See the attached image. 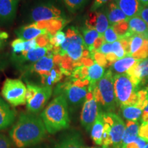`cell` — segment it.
I'll use <instances>...</instances> for the list:
<instances>
[{"instance_id":"f546056e","label":"cell","mask_w":148,"mask_h":148,"mask_svg":"<svg viewBox=\"0 0 148 148\" xmlns=\"http://www.w3.org/2000/svg\"><path fill=\"white\" fill-rule=\"evenodd\" d=\"M144 40L145 38L143 36L139 34H133L130 37V50L131 56L139 50L140 48L143 45Z\"/></svg>"},{"instance_id":"11a10c76","label":"cell","mask_w":148,"mask_h":148,"mask_svg":"<svg viewBox=\"0 0 148 148\" xmlns=\"http://www.w3.org/2000/svg\"><path fill=\"white\" fill-rule=\"evenodd\" d=\"M86 148H108V147H86Z\"/></svg>"},{"instance_id":"b9f144b4","label":"cell","mask_w":148,"mask_h":148,"mask_svg":"<svg viewBox=\"0 0 148 148\" xmlns=\"http://www.w3.org/2000/svg\"><path fill=\"white\" fill-rule=\"evenodd\" d=\"M12 143L10 138L3 134H0V148H12Z\"/></svg>"},{"instance_id":"db71d44e","label":"cell","mask_w":148,"mask_h":148,"mask_svg":"<svg viewBox=\"0 0 148 148\" xmlns=\"http://www.w3.org/2000/svg\"><path fill=\"white\" fill-rule=\"evenodd\" d=\"M143 112H146V113H148V104L147 105V106L145 107V108L144 109Z\"/></svg>"},{"instance_id":"681fc988","label":"cell","mask_w":148,"mask_h":148,"mask_svg":"<svg viewBox=\"0 0 148 148\" xmlns=\"http://www.w3.org/2000/svg\"><path fill=\"white\" fill-rule=\"evenodd\" d=\"M49 21H40L36 22H33L32 24L34 27L39 29H46L48 25Z\"/></svg>"},{"instance_id":"ac0fdd59","label":"cell","mask_w":148,"mask_h":148,"mask_svg":"<svg viewBox=\"0 0 148 148\" xmlns=\"http://www.w3.org/2000/svg\"><path fill=\"white\" fill-rule=\"evenodd\" d=\"M115 3L128 19L137 16L143 7L139 0H115Z\"/></svg>"},{"instance_id":"7a4b0ae2","label":"cell","mask_w":148,"mask_h":148,"mask_svg":"<svg viewBox=\"0 0 148 148\" xmlns=\"http://www.w3.org/2000/svg\"><path fill=\"white\" fill-rule=\"evenodd\" d=\"M40 117L46 130L51 134L69 128L70 118L69 106L62 95L56 96L47 106L42 110Z\"/></svg>"},{"instance_id":"f5cc1de1","label":"cell","mask_w":148,"mask_h":148,"mask_svg":"<svg viewBox=\"0 0 148 148\" xmlns=\"http://www.w3.org/2000/svg\"><path fill=\"white\" fill-rule=\"evenodd\" d=\"M29 148H49L46 145H37L36 146H34V147H29Z\"/></svg>"},{"instance_id":"c3c4849f","label":"cell","mask_w":148,"mask_h":148,"mask_svg":"<svg viewBox=\"0 0 148 148\" xmlns=\"http://www.w3.org/2000/svg\"><path fill=\"white\" fill-rule=\"evenodd\" d=\"M106 60L108 61V66H112L114 62L118 60L117 57L113 52H110L106 55Z\"/></svg>"},{"instance_id":"8d00e7d4","label":"cell","mask_w":148,"mask_h":148,"mask_svg":"<svg viewBox=\"0 0 148 148\" xmlns=\"http://www.w3.org/2000/svg\"><path fill=\"white\" fill-rule=\"evenodd\" d=\"M112 52L116 55L118 59H121L126 56V53L125 52L124 49L122 47L121 42L119 40H116L112 43Z\"/></svg>"},{"instance_id":"ba28073f","label":"cell","mask_w":148,"mask_h":148,"mask_svg":"<svg viewBox=\"0 0 148 148\" xmlns=\"http://www.w3.org/2000/svg\"><path fill=\"white\" fill-rule=\"evenodd\" d=\"M27 87L19 79L7 78L1 88V95L12 106L26 103Z\"/></svg>"},{"instance_id":"6da1fadb","label":"cell","mask_w":148,"mask_h":148,"mask_svg":"<svg viewBox=\"0 0 148 148\" xmlns=\"http://www.w3.org/2000/svg\"><path fill=\"white\" fill-rule=\"evenodd\" d=\"M47 130L40 116L22 112L9 132V138L16 148H29L45 139Z\"/></svg>"},{"instance_id":"52a82bcc","label":"cell","mask_w":148,"mask_h":148,"mask_svg":"<svg viewBox=\"0 0 148 148\" xmlns=\"http://www.w3.org/2000/svg\"><path fill=\"white\" fill-rule=\"evenodd\" d=\"M88 92V86L81 87L71 81L58 84L55 89V95H62L66 99L69 109L74 111L84 103Z\"/></svg>"},{"instance_id":"d6a6232c","label":"cell","mask_w":148,"mask_h":148,"mask_svg":"<svg viewBox=\"0 0 148 148\" xmlns=\"http://www.w3.org/2000/svg\"><path fill=\"white\" fill-rule=\"evenodd\" d=\"M132 56L136 59V60H142L148 58V39L145 38L143 45L140 48L137 52L133 54Z\"/></svg>"},{"instance_id":"83f0119b","label":"cell","mask_w":148,"mask_h":148,"mask_svg":"<svg viewBox=\"0 0 148 148\" xmlns=\"http://www.w3.org/2000/svg\"><path fill=\"white\" fill-rule=\"evenodd\" d=\"M82 34L85 46L88 49L92 47L94 42L99 36V34L96 29H89L86 27L82 29Z\"/></svg>"},{"instance_id":"7bdbcfd3","label":"cell","mask_w":148,"mask_h":148,"mask_svg":"<svg viewBox=\"0 0 148 148\" xmlns=\"http://www.w3.org/2000/svg\"><path fill=\"white\" fill-rule=\"evenodd\" d=\"M110 1L112 0H94L93 3L90 6V12H95Z\"/></svg>"},{"instance_id":"5bb4252c","label":"cell","mask_w":148,"mask_h":148,"mask_svg":"<svg viewBox=\"0 0 148 148\" xmlns=\"http://www.w3.org/2000/svg\"><path fill=\"white\" fill-rule=\"evenodd\" d=\"M55 148H86L82 136L76 130L64 132L59 137Z\"/></svg>"},{"instance_id":"f907efd6","label":"cell","mask_w":148,"mask_h":148,"mask_svg":"<svg viewBox=\"0 0 148 148\" xmlns=\"http://www.w3.org/2000/svg\"><path fill=\"white\" fill-rule=\"evenodd\" d=\"M62 56H60V54H54L53 57V62H54V64H57V65H60L61 61H62Z\"/></svg>"},{"instance_id":"7c38bea8","label":"cell","mask_w":148,"mask_h":148,"mask_svg":"<svg viewBox=\"0 0 148 148\" xmlns=\"http://www.w3.org/2000/svg\"><path fill=\"white\" fill-rule=\"evenodd\" d=\"M85 23L87 28L96 29L99 35H103L110 26L105 10L90 12L86 18Z\"/></svg>"},{"instance_id":"1f68e13d","label":"cell","mask_w":148,"mask_h":148,"mask_svg":"<svg viewBox=\"0 0 148 148\" xmlns=\"http://www.w3.org/2000/svg\"><path fill=\"white\" fill-rule=\"evenodd\" d=\"M112 26L113 27L116 34H117L118 37H119V39L125 36L130 32L128 21H121L118 22V23L112 25Z\"/></svg>"},{"instance_id":"e0dca14e","label":"cell","mask_w":148,"mask_h":148,"mask_svg":"<svg viewBox=\"0 0 148 148\" xmlns=\"http://www.w3.org/2000/svg\"><path fill=\"white\" fill-rule=\"evenodd\" d=\"M16 116L15 110L0 97V130L6 129L13 124Z\"/></svg>"},{"instance_id":"7402d4cb","label":"cell","mask_w":148,"mask_h":148,"mask_svg":"<svg viewBox=\"0 0 148 148\" xmlns=\"http://www.w3.org/2000/svg\"><path fill=\"white\" fill-rule=\"evenodd\" d=\"M130 31L132 34H139L148 39V25L139 16H135L128 19Z\"/></svg>"},{"instance_id":"e575fe53","label":"cell","mask_w":148,"mask_h":148,"mask_svg":"<svg viewBox=\"0 0 148 148\" xmlns=\"http://www.w3.org/2000/svg\"><path fill=\"white\" fill-rule=\"evenodd\" d=\"M103 37H104L105 41L109 43H113L114 42L116 41L119 39L117 34H116L115 31L112 25H110L108 28L106 29V32L103 34Z\"/></svg>"},{"instance_id":"9c48e42d","label":"cell","mask_w":148,"mask_h":148,"mask_svg":"<svg viewBox=\"0 0 148 148\" xmlns=\"http://www.w3.org/2000/svg\"><path fill=\"white\" fill-rule=\"evenodd\" d=\"M29 21L33 22L49 21L54 18H64V13L58 5L50 1H42L33 5L28 14Z\"/></svg>"},{"instance_id":"4dcf8cb0","label":"cell","mask_w":148,"mask_h":148,"mask_svg":"<svg viewBox=\"0 0 148 148\" xmlns=\"http://www.w3.org/2000/svg\"><path fill=\"white\" fill-rule=\"evenodd\" d=\"M68 10L74 13L84 7L88 0H62Z\"/></svg>"},{"instance_id":"30bf717a","label":"cell","mask_w":148,"mask_h":148,"mask_svg":"<svg viewBox=\"0 0 148 148\" xmlns=\"http://www.w3.org/2000/svg\"><path fill=\"white\" fill-rule=\"evenodd\" d=\"M99 103L96 101L93 92L88 90L80 114V123L86 132H90L92 124L99 112Z\"/></svg>"},{"instance_id":"44dd1931","label":"cell","mask_w":148,"mask_h":148,"mask_svg":"<svg viewBox=\"0 0 148 148\" xmlns=\"http://www.w3.org/2000/svg\"><path fill=\"white\" fill-rule=\"evenodd\" d=\"M110 25H112L121 21H128V18L123 11L116 5L115 1H111L105 9Z\"/></svg>"},{"instance_id":"f1b7e54d","label":"cell","mask_w":148,"mask_h":148,"mask_svg":"<svg viewBox=\"0 0 148 148\" xmlns=\"http://www.w3.org/2000/svg\"><path fill=\"white\" fill-rule=\"evenodd\" d=\"M59 66H60L61 72L62 74L66 75V76H71L72 72L75 69L74 61L67 54L62 56V61H61Z\"/></svg>"},{"instance_id":"8992f818","label":"cell","mask_w":148,"mask_h":148,"mask_svg":"<svg viewBox=\"0 0 148 148\" xmlns=\"http://www.w3.org/2000/svg\"><path fill=\"white\" fill-rule=\"evenodd\" d=\"M26 105L28 112L36 114L45 106L52 95L51 86L37 85L32 82L26 84Z\"/></svg>"},{"instance_id":"cb8c5ba5","label":"cell","mask_w":148,"mask_h":148,"mask_svg":"<svg viewBox=\"0 0 148 148\" xmlns=\"http://www.w3.org/2000/svg\"><path fill=\"white\" fill-rule=\"evenodd\" d=\"M139 126L140 125L137 121H127L122 145L131 143L138 137Z\"/></svg>"},{"instance_id":"60d3db41","label":"cell","mask_w":148,"mask_h":148,"mask_svg":"<svg viewBox=\"0 0 148 148\" xmlns=\"http://www.w3.org/2000/svg\"><path fill=\"white\" fill-rule=\"evenodd\" d=\"M138 136L148 142V122H141L139 126Z\"/></svg>"},{"instance_id":"277c9868","label":"cell","mask_w":148,"mask_h":148,"mask_svg":"<svg viewBox=\"0 0 148 148\" xmlns=\"http://www.w3.org/2000/svg\"><path fill=\"white\" fill-rule=\"evenodd\" d=\"M96 101L106 112L115 110L116 100L114 88V75L111 70H108L97 83L92 90Z\"/></svg>"},{"instance_id":"d590c367","label":"cell","mask_w":148,"mask_h":148,"mask_svg":"<svg viewBox=\"0 0 148 148\" xmlns=\"http://www.w3.org/2000/svg\"><path fill=\"white\" fill-rule=\"evenodd\" d=\"M91 58L93 59L94 62L102 66V67L105 68L107 67L108 66V61L106 60V55L103 54V53L97 52L95 51V53H92L91 55Z\"/></svg>"},{"instance_id":"484cf974","label":"cell","mask_w":148,"mask_h":148,"mask_svg":"<svg viewBox=\"0 0 148 148\" xmlns=\"http://www.w3.org/2000/svg\"><path fill=\"white\" fill-rule=\"evenodd\" d=\"M121 108L122 115L125 119H127V121H138L141 118L143 112V110L136 105L124 106L121 107Z\"/></svg>"},{"instance_id":"5b68a950","label":"cell","mask_w":148,"mask_h":148,"mask_svg":"<svg viewBox=\"0 0 148 148\" xmlns=\"http://www.w3.org/2000/svg\"><path fill=\"white\" fill-rule=\"evenodd\" d=\"M114 88L118 106H131L138 103V86L133 84L126 73L114 75Z\"/></svg>"},{"instance_id":"ee69618b","label":"cell","mask_w":148,"mask_h":148,"mask_svg":"<svg viewBox=\"0 0 148 148\" xmlns=\"http://www.w3.org/2000/svg\"><path fill=\"white\" fill-rule=\"evenodd\" d=\"M37 46L36 39H32L30 40H24V51L23 53H26L31 49H34Z\"/></svg>"},{"instance_id":"74e56055","label":"cell","mask_w":148,"mask_h":148,"mask_svg":"<svg viewBox=\"0 0 148 148\" xmlns=\"http://www.w3.org/2000/svg\"><path fill=\"white\" fill-rule=\"evenodd\" d=\"M147 143L148 142L138 136L134 141L122 145L121 148H143Z\"/></svg>"},{"instance_id":"d4e9b609","label":"cell","mask_w":148,"mask_h":148,"mask_svg":"<svg viewBox=\"0 0 148 148\" xmlns=\"http://www.w3.org/2000/svg\"><path fill=\"white\" fill-rule=\"evenodd\" d=\"M104 71V68L95 62L91 66L88 67V79L90 82V84L88 86V90L92 91L93 90L97 83L105 74Z\"/></svg>"},{"instance_id":"8fae6325","label":"cell","mask_w":148,"mask_h":148,"mask_svg":"<svg viewBox=\"0 0 148 148\" xmlns=\"http://www.w3.org/2000/svg\"><path fill=\"white\" fill-rule=\"evenodd\" d=\"M66 40H69V44L66 51L67 54L73 61H77L82 58L83 51L85 46L83 36L79 32L76 27L71 26L66 32Z\"/></svg>"},{"instance_id":"4316f807","label":"cell","mask_w":148,"mask_h":148,"mask_svg":"<svg viewBox=\"0 0 148 148\" xmlns=\"http://www.w3.org/2000/svg\"><path fill=\"white\" fill-rule=\"evenodd\" d=\"M67 23L65 18H54L48 21L47 27L46 28L49 36H53L57 32L60 31Z\"/></svg>"},{"instance_id":"4fadbf2b","label":"cell","mask_w":148,"mask_h":148,"mask_svg":"<svg viewBox=\"0 0 148 148\" xmlns=\"http://www.w3.org/2000/svg\"><path fill=\"white\" fill-rule=\"evenodd\" d=\"M53 57V53L52 51H49L47 55L42 57L37 62H34V64L24 66V69L25 71H29V73L36 72L40 76L49 75L51 70L54 66Z\"/></svg>"},{"instance_id":"9a60e30c","label":"cell","mask_w":148,"mask_h":148,"mask_svg":"<svg viewBox=\"0 0 148 148\" xmlns=\"http://www.w3.org/2000/svg\"><path fill=\"white\" fill-rule=\"evenodd\" d=\"M51 49L52 46L51 44L46 47H36L26 53H22L20 55H13V59L18 64L29 62H31L32 64L47 55L49 51L51 50Z\"/></svg>"},{"instance_id":"ffe728a7","label":"cell","mask_w":148,"mask_h":148,"mask_svg":"<svg viewBox=\"0 0 148 148\" xmlns=\"http://www.w3.org/2000/svg\"><path fill=\"white\" fill-rule=\"evenodd\" d=\"M90 132V136L94 143L97 145H102L103 136L104 133V121L102 111H99Z\"/></svg>"},{"instance_id":"836d02e7","label":"cell","mask_w":148,"mask_h":148,"mask_svg":"<svg viewBox=\"0 0 148 148\" xmlns=\"http://www.w3.org/2000/svg\"><path fill=\"white\" fill-rule=\"evenodd\" d=\"M11 47L12 49V54H21L24 51V40L19 38H16L11 43Z\"/></svg>"},{"instance_id":"7dc6e473","label":"cell","mask_w":148,"mask_h":148,"mask_svg":"<svg viewBox=\"0 0 148 148\" xmlns=\"http://www.w3.org/2000/svg\"><path fill=\"white\" fill-rule=\"evenodd\" d=\"M8 38V34L3 31L0 30V49H3Z\"/></svg>"},{"instance_id":"f6af8a7d","label":"cell","mask_w":148,"mask_h":148,"mask_svg":"<svg viewBox=\"0 0 148 148\" xmlns=\"http://www.w3.org/2000/svg\"><path fill=\"white\" fill-rule=\"evenodd\" d=\"M97 51V52L103 53V54H104V55H106L109 53L112 52V43H109V42H105Z\"/></svg>"},{"instance_id":"3957f363","label":"cell","mask_w":148,"mask_h":148,"mask_svg":"<svg viewBox=\"0 0 148 148\" xmlns=\"http://www.w3.org/2000/svg\"><path fill=\"white\" fill-rule=\"evenodd\" d=\"M104 121L102 146L108 147L121 148L125 124L120 116L111 112H103Z\"/></svg>"},{"instance_id":"d6986e66","label":"cell","mask_w":148,"mask_h":148,"mask_svg":"<svg viewBox=\"0 0 148 148\" xmlns=\"http://www.w3.org/2000/svg\"><path fill=\"white\" fill-rule=\"evenodd\" d=\"M18 38L23 40L35 39L40 35L47 34V29H39L33 25L32 23L18 27L14 31Z\"/></svg>"},{"instance_id":"f35d334b","label":"cell","mask_w":148,"mask_h":148,"mask_svg":"<svg viewBox=\"0 0 148 148\" xmlns=\"http://www.w3.org/2000/svg\"><path fill=\"white\" fill-rule=\"evenodd\" d=\"M62 75L63 74L61 72L60 66L54 64V66L50 71V75L53 79V83L55 84V83L60 82L62 78Z\"/></svg>"},{"instance_id":"6f0895ef","label":"cell","mask_w":148,"mask_h":148,"mask_svg":"<svg viewBox=\"0 0 148 148\" xmlns=\"http://www.w3.org/2000/svg\"><path fill=\"white\" fill-rule=\"evenodd\" d=\"M147 80H148V79H147Z\"/></svg>"},{"instance_id":"2e32d148","label":"cell","mask_w":148,"mask_h":148,"mask_svg":"<svg viewBox=\"0 0 148 148\" xmlns=\"http://www.w3.org/2000/svg\"><path fill=\"white\" fill-rule=\"evenodd\" d=\"M19 0H0V25L10 23L14 20Z\"/></svg>"},{"instance_id":"603a6c76","label":"cell","mask_w":148,"mask_h":148,"mask_svg":"<svg viewBox=\"0 0 148 148\" xmlns=\"http://www.w3.org/2000/svg\"><path fill=\"white\" fill-rule=\"evenodd\" d=\"M138 60H136L132 56H125L121 59H118L112 64V67L117 74L125 73L128 70L136 64Z\"/></svg>"},{"instance_id":"ab89813d","label":"cell","mask_w":148,"mask_h":148,"mask_svg":"<svg viewBox=\"0 0 148 148\" xmlns=\"http://www.w3.org/2000/svg\"><path fill=\"white\" fill-rule=\"evenodd\" d=\"M38 47H46L50 45V36L47 34L40 35L35 38Z\"/></svg>"},{"instance_id":"816d5d0a","label":"cell","mask_w":148,"mask_h":148,"mask_svg":"<svg viewBox=\"0 0 148 148\" xmlns=\"http://www.w3.org/2000/svg\"><path fill=\"white\" fill-rule=\"evenodd\" d=\"M139 1L143 6H147V5H148V0H139Z\"/></svg>"},{"instance_id":"bcb514c9","label":"cell","mask_w":148,"mask_h":148,"mask_svg":"<svg viewBox=\"0 0 148 148\" xmlns=\"http://www.w3.org/2000/svg\"><path fill=\"white\" fill-rule=\"evenodd\" d=\"M138 16H139L140 18H143L144 21L148 25V5H147V6H143L141 10H140L139 13L138 14Z\"/></svg>"},{"instance_id":"9f6ffc18","label":"cell","mask_w":148,"mask_h":148,"mask_svg":"<svg viewBox=\"0 0 148 148\" xmlns=\"http://www.w3.org/2000/svg\"><path fill=\"white\" fill-rule=\"evenodd\" d=\"M143 148H148V143H147V144H146L145 146V147H144Z\"/></svg>"}]
</instances>
